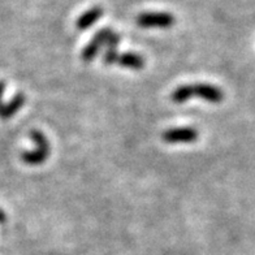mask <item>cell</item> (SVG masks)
Returning <instances> with one entry per match:
<instances>
[{"mask_svg": "<svg viewBox=\"0 0 255 255\" xmlns=\"http://www.w3.org/2000/svg\"><path fill=\"white\" fill-rule=\"evenodd\" d=\"M198 131L194 128H172L163 131L161 139L165 143H193L198 139Z\"/></svg>", "mask_w": 255, "mask_h": 255, "instance_id": "5", "label": "cell"}, {"mask_svg": "<svg viewBox=\"0 0 255 255\" xmlns=\"http://www.w3.org/2000/svg\"><path fill=\"white\" fill-rule=\"evenodd\" d=\"M5 88H7V85L4 81H0V107H1V104H3V95L4 91H5Z\"/></svg>", "mask_w": 255, "mask_h": 255, "instance_id": "9", "label": "cell"}, {"mask_svg": "<svg viewBox=\"0 0 255 255\" xmlns=\"http://www.w3.org/2000/svg\"><path fill=\"white\" fill-rule=\"evenodd\" d=\"M5 222H7V215H5V212L0 208V224H4Z\"/></svg>", "mask_w": 255, "mask_h": 255, "instance_id": "10", "label": "cell"}, {"mask_svg": "<svg viewBox=\"0 0 255 255\" xmlns=\"http://www.w3.org/2000/svg\"><path fill=\"white\" fill-rule=\"evenodd\" d=\"M195 97L210 103L218 104L224 101V91L210 84H190L178 86L171 94L172 102L177 104H184Z\"/></svg>", "mask_w": 255, "mask_h": 255, "instance_id": "1", "label": "cell"}, {"mask_svg": "<svg viewBox=\"0 0 255 255\" xmlns=\"http://www.w3.org/2000/svg\"><path fill=\"white\" fill-rule=\"evenodd\" d=\"M25 102H26V97L22 93H18L13 97V99H10L8 103H3L0 107V119L3 120H8V119L13 118L17 112L20 111L21 108L24 107Z\"/></svg>", "mask_w": 255, "mask_h": 255, "instance_id": "6", "label": "cell"}, {"mask_svg": "<svg viewBox=\"0 0 255 255\" xmlns=\"http://www.w3.org/2000/svg\"><path fill=\"white\" fill-rule=\"evenodd\" d=\"M102 16H103V9H102V7H93L88 12H85V13H82L78 17L76 26H77L78 30H86L90 26H93L95 22H98V20Z\"/></svg>", "mask_w": 255, "mask_h": 255, "instance_id": "8", "label": "cell"}, {"mask_svg": "<svg viewBox=\"0 0 255 255\" xmlns=\"http://www.w3.org/2000/svg\"><path fill=\"white\" fill-rule=\"evenodd\" d=\"M115 64H118L120 67L139 71L144 67V59L143 56H141L139 54H135V52H125V54L118 55Z\"/></svg>", "mask_w": 255, "mask_h": 255, "instance_id": "7", "label": "cell"}, {"mask_svg": "<svg viewBox=\"0 0 255 255\" xmlns=\"http://www.w3.org/2000/svg\"><path fill=\"white\" fill-rule=\"evenodd\" d=\"M30 138L35 143V148L21 154V160L29 165H39L47 160L51 154V146L47 137L39 130H33Z\"/></svg>", "mask_w": 255, "mask_h": 255, "instance_id": "2", "label": "cell"}, {"mask_svg": "<svg viewBox=\"0 0 255 255\" xmlns=\"http://www.w3.org/2000/svg\"><path fill=\"white\" fill-rule=\"evenodd\" d=\"M175 17L165 12H146L137 17V24L141 27H161L167 29L175 25Z\"/></svg>", "mask_w": 255, "mask_h": 255, "instance_id": "3", "label": "cell"}, {"mask_svg": "<svg viewBox=\"0 0 255 255\" xmlns=\"http://www.w3.org/2000/svg\"><path fill=\"white\" fill-rule=\"evenodd\" d=\"M114 33L111 27H104V29H101L95 34L93 39L90 40V43L86 46V47L82 50L81 52V59L84 63H90L95 59L99 51H101L102 47H106V43H107L108 37Z\"/></svg>", "mask_w": 255, "mask_h": 255, "instance_id": "4", "label": "cell"}]
</instances>
